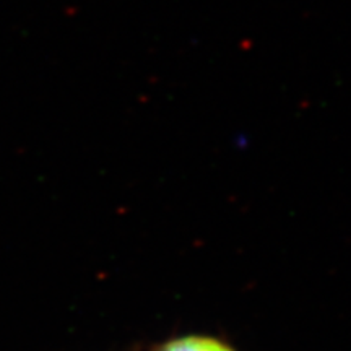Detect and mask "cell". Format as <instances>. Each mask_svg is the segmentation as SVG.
<instances>
[{
	"label": "cell",
	"instance_id": "obj_1",
	"mask_svg": "<svg viewBox=\"0 0 351 351\" xmlns=\"http://www.w3.org/2000/svg\"><path fill=\"white\" fill-rule=\"evenodd\" d=\"M156 351H234L231 346H228L223 341L212 337H181V339H174L166 341Z\"/></svg>",
	"mask_w": 351,
	"mask_h": 351
}]
</instances>
